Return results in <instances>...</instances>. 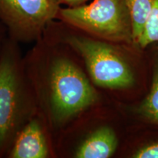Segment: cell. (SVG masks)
<instances>
[{
	"instance_id": "8fae6325",
	"label": "cell",
	"mask_w": 158,
	"mask_h": 158,
	"mask_svg": "<svg viewBox=\"0 0 158 158\" xmlns=\"http://www.w3.org/2000/svg\"><path fill=\"white\" fill-rule=\"evenodd\" d=\"M134 158H158V142L138 149L133 155Z\"/></svg>"
},
{
	"instance_id": "6da1fadb",
	"label": "cell",
	"mask_w": 158,
	"mask_h": 158,
	"mask_svg": "<svg viewBox=\"0 0 158 158\" xmlns=\"http://www.w3.org/2000/svg\"><path fill=\"white\" fill-rule=\"evenodd\" d=\"M43 78L45 107L54 127L64 125L98 101V93L84 71L64 55L49 59Z\"/></svg>"
},
{
	"instance_id": "5b68a950",
	"label": "cell",
	"mask_w": 158,
	"mask_h": 158,
	"mask_svg": "<svg viewBox=\"0 0 158 158\" xmlns=\"http://www.w3.org/2000/svg\"><path fill=\"white\" fill-rule=\"evenodd\" d=\"M61 3V0H0V17L15 37L35 39L58 14Z\"/></svg>"
},
{
	"instance_id": "8992f818",
	"label": "cell",
	"mask_w": 158,
	"mask_h": 158,
	"mask_svg": "<svg viewBox=\"0 0 158 158\" xmlns=\"http://www.w3.org/2000/svg\"><path fill=\"white\" fill-rule=\"evenodd\" d=\"M10 158H45L49 155L46 137L40 122L30 118L17 134L7 152Z\"/></svg>"
},
{
	"instance_id": "3957f363",
	"label": "cell",
	"mask_w": 158,
	"mask_h": 158,
	"mask_svg": "<svg viewBox=\"0 0 158 158\" xmlns=\"http://www.w3.org/2000/svg\"><path fill=\"white\" fill-rule=\"evenodd\" d=\"M59 14L67 23L101 39L133 41L127 0H94L88 5L60 9Z\"/></svg>"
},
{
	"instance_id": "52a82bcc",
	"label": "cell",
	"mask_w": 158,
	"mask_h": 158,
	"mask_svg": "<svg viewBox=\"0 0 158 158\" xmlns=\"http://www.w3.org/2000/svg\"><path fill=\"white\" fill-rule=\"evenodd\" d=\"M118 139L110 127L103 126L94 130L77 148L75 157L108 158L115 152Z\"/></svg>"
},
{
	"instance_id": "277c9868",
	"label": "cell",
	"mask_w": 158,
	"mask_h": 158,
	"mask_svg": "<svg viewBox=\"0 0 158 158\" xmlns=\"http://www.w3.org/2000/svg\"><path fill=\"white\" fill-rule=\"evenodd\" d=\"M66 42L83 59L96 86L110 89H123L133 86V71L112 45L80 35L69 36Z\"/></svg>"
},
{
	"instance_id": "7a4b0ae2",
	"label": "cell",
	"mask_w": 158,
	"mask_h": 158,
	"mask_svg": "<svg viewBox=\"0 0 158 158\" xmlns=\"http://www.w3.org/2000/svg\"><path fill=\"white\" fill-rule=\"evenodd\" d=\"M29 97L14 45L5 43L0 49V157L28 122Z\"/></svg>"
},
{
	"instance_id": "ba28073f",
	"label": "cell",
	"mask_w": 158,
	"mask_h": 158,
	"mask_svg": "<svg viewBox=\"0 0 158 158\" xmlns=\"http://www.w3.org/2000/svg\"><path fill=\"white\" fill-rule=\"evenodd\" d=\"M133 28V39L136 43L143 32L152 10L155 0H127Z\"/></svg>"
},
{
	"instance_id": "7c38bea8",
	"label": "cell",
	"mask_w": 158,
	"mask_h": 158,
	"mask_svg": "<svg viewBox=\"0 0 158 158\" xmlns=\"http://www.w3.org/2000/svg\"><path fill=\"white\" fill-rule=\"evenodd\" d=\"M86 1L88 0H61L62 3L68 5L69 7H76V6L81 5Z\"/></svg>"
},
{
	"instance_id": "9c48e42d",
	"label": "cell",
	"mask_w": 158,
	"mask_h": 158,
	"mask_svg": "<svg viewBox=\"0 0 158 158\" xmlns=\"http://www.w3.org/2000/svg\"><path fill=\"white\" fill-rule=\"evenodd\" d=\"M138 112L150 122L158 124V60L154 68L151 89L138 108Z\"/></svg>"
},
{
	"instance_id": "30bf717a",
	"label": "cell",
	"mask_w": 158,
	"mask_h": 158,
	"mask_svg": "<svg viewBox=\"0 0 158 158\" xmlns=\"http://www.w3.org/2000/svg\"><path fill=\"white\" fill-rule=\"evenodd\" d=\"M154 43H158V0H155L145 28L135 43L141 48H146Z\"/></svg>"
}]
</instances>
